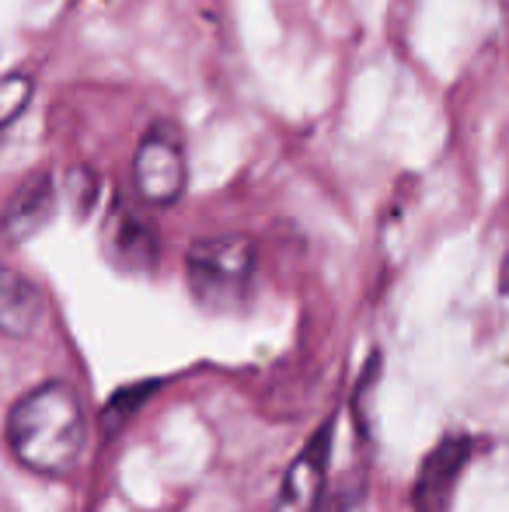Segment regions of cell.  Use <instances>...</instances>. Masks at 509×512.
Here are the masks:
<instances>
[{
	"label": "cell",
	"mask_w": 509,
	"mask_h": 512,
	"mask_svg": "<svg viewBox=\"0 0 509 512\" xmlns=\"http://www.w3.org/2000/svg\"><path fill=\"white\" fill-rule=\"evenodd\" d=\"M88 443L81 398L63 380H46L14 401L7 415V446L28 471L60 478L81 464Z\"/></svg>",
	"instance_id": "cell-1"
},
{
	"label": "cell",
	"mask_w": 509,
	"mask_h": 512,
	"mask_svg": "<svg viewBox=\"0 0 509 512\" xmlns=\"http://www.w3.org/2000/svg\"><path fill=\"white\" fill-rule=\"evenodd\" d=\"M321 512H367V499H363V488L346 485L328 499V506Z\"/></svg>",
	"instance_id": "cell-11"
},
{
	"label": "cell",
	"mask_w": 509,
	"mask_h": 512,
	"mask_svg": "<svg viewBox=\"0 0 509 512\" xmlns=\"http://www.w3.org/2000/svg\"><path fill=\"white\" fill-rule=\"evenodd\" d=\"M335 422H325L290 460L283 481H279L272 512H321L328 481V460H332Z\"/></svg>",
	"instance_id": "cell-4"
},
{
	"label": "cell",
	"mask_w": 509,
	"mask_h": 512,
	"mask_svg": "<svg viewBox=\"0 0 509 512\" xmlns=\"http://www.w3.org/2000/svg\"><path fill=\"white\" fill-rule=\"evenodd\" d=\"M464 460H468V443L464 439H450V443L436 446L429 453L426 467H422L419 488H415V509L419 512H440L447 506V495L454 488L457 474H461Z\"/></svg>",
	"instance_id": "cell-8"
},
{
	"label": "cell",
	"mask_w": 509,
	"mask_h": 512,
	"mask_svg": "<svg viewBox=\"0 0 509 512\" xmlns=\"http://www.w3.org/2000/svg\"><path fill=\"white\" fill-rule=\"evenodd\" d=\"M63 196H67L74 216H88L98 203V175L88 168V164H74L67 168V178H63Z\"/></svg>",
	"instance_id": "cell-10"
},
{
	"label": "cell",
	"mask_w": 509,
	"mask_h": 512,
	"mask_svg": "<svg viewBox=\"0 0 509 512\" xmlns=\"http://www.w3.org/2000/svg\"><path fill=\"white\" fill-rule=\"evenodd\" d=\"M133 185L147 206H175L189 185L185 143L175 126H150L133 150Z\"/></svg>",
	"instance_id": "cell-3"
},
{
	"label": "cell",
	"mask_w": 509,
	"mask_h": 512,
	"mask_svg": "<svg viewBox=\"0 0 509 512\" xmlns=\"http://www.w3.org/2000/svg\"><path fill=\"white\" fill-rule=\"evenodd\" d=\"M42 314H46V300L39 286L0 258V335L28 338L42 324Z\"/></svg>",
	"instance_id": "cell-7"
},
{
	"label": "cell",
	"mask_w": 509,
	"mask_h": 512,
	"mask_svg": "<svg viewBox=\"0 0 509 512\" xmlns=\"http://www.w3.org/2000/svg\"><path fill=\"white\" fill-rule=\"evenodd\" d=\"M105 248L109 258L126 272H150L157 262V230L136 209L119 203L105 223Z\"/></svg>",
	"instance_id": "cell-6"
},
{
	"label": "cell",
	"mask_w": 509,
	"mask_h": 512,
	"mask_svg": "<svg viewBox=\"0 0 509 512\" xmlns=\"http://www.w3.org/2000/svg\"><path fill=\"white\" fill-rule=\"evenodd\" d=\"M56 196H60V189L53 182V171L39 168L21 178V185L11 192L4 213H0V241L25 244L35 234H42L56 213Z\"/></svg>",
	"instance_id": "cell-5"
},
{
	"label": "cell",
	"mask_w": 509,
	"mask_h": 512,
	"mask_svg": "<svg viewBox=\"0 0 509 512\" xmlns=\"http://www.w3.org/2000/svg\"><path fill=\"white\" fill-rule=\"evenodd\" d=\"M32 95H35V81L28 74H21V70L0 77V136L28 112Z\"/></svg>",
	"instance_id": "cell-9"
},
{
	"label": "cell",
	"mask_w": 509,
	"mask_h": 512,
	"mask_svg": "<svg viewBox=\"0 0 509 512\" xmlns=\"http://www.w3.org/2000/svg\"><path fill=\"white\" fill-rule=\"evenodd\" d=\"M258 265V244L248 234L199 237L185 251V279L199 307L227 310L245 307Z\"/></svg>",
	"instance_id": "cell-2"
}]
</instances>
